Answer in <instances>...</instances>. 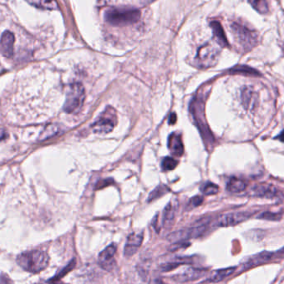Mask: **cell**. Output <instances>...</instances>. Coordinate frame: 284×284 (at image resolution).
<instances>
[{"label": "cell", "mask_w": 284, "mask_h": 284, "mask_svg": "<svg viewBox=\"0 0 284 284\" xmlns=\"http://www.w3.org/2000/svg\"><path fill=\"white\" fill-rule=\"evenodd\" d=\"M141 12L130 7H113L108 8L104 14L106 22L113 26H125L138 22Z\"/></svg>", "instance_id": "1"}, {"label": "cell", "mask_w": 284, "mask_h": 284, "mask_svg": "<svg viewBox=\"0 0 284 284\" xmlns=\"http://www.w3.org/2000/svg\"><path fill=\"white\" fill-rule=\"evenodd\" d=\"M21 268L30 273H39L46 269L49 257L44 251L34 250L21 254L17 259Z\"/></svg>", "instance_id": "2"}, {"label": "cell", "mask_w": 284, "mask_h": 284, "mask_svg": "<svg viewBox=\"0 0 284 284\" xmlns=\"http://www.w3.org/2000/svg\"><path fill=\"white\" fill-rule=\"evenodd\" d=\"M85 100L84 87L79 82L70 85L67 92V98L64 104L65 112L72 113L82 108Z\"/></svg>", "instance_id": "3"}, {"label": "cell", "mask_w": 284, "mask_h": 284, "mask_svg": "<svg viewBox=\"0 0 284 284\" xmlns=\"http://www.w3.org/2000/svg\"><path fill=\"white\" fill-rule=\"evenodd\" d=\"M220 49L212 44H206L200 47L195 57V64L200 68H209L217 63Z\"/></svg>", "instance_id": "4"}, {"label": "cell", "mask_w": 284, "mask_h": 284, "mask_svg": "<svg viewBox=\"0 0 284 284\" xmlns=\"http://www.w3.org/2000/svg\"><path fill=\"white\" fill-rule=\"evenodd\" d=\"M116 125V115L113 108H108L96 122L92 125L96 134H108L113 131Z\"/></svg>", "instance_id": "5"}, {"label": "cell", "mask_w": 284, "mask_h": 284, "mask_svg": "<svg viewBox=\"0 0 284 284\" xmlns=\"http://www.w3.org/2000/svg\"><path fill=\"white\" fill-rule=\"evenodd\" d=\"M208 228V221L204 223L199 224V226L192 228L182 229L172 233L167 237V239L172 243H179V242H187L190 238H199L206 232Z\"/></svg>", "instance_id": "6"}, {"label": "cell", "mask_w": 284, "mask_h": 284, "mask_svg": "<svg viewBox=\"0 0 284 284\" xmlns=\"http://www.w3.org/2000/svg\"><path fill=\"white\" fill-rule=\"evenodd\" d=\"M231 28L235 35L236 39H238V43L245 50H250L256 45L258 43V35L254 32L238 23H233V25L231 26Z\"/></svg>", "instance_id": "7"}, {"label": "cell", "mask_w": 284, "mask_h": 284, "mask_svg": "<svg viewBox=\"0 0 284 284\" xmlns=\"http://www.w3.org/2000/svg\"><path fill=\"white\" fill-rule=\"evenodd\" d=\"M251 213L248 212H233L220 215L218 218L215 225L219 227H228L242 223L250 217Z\"/></svg>", "instance_id": "8"}, {"label": "cell", "mask_w": 284, "mask_h": 284, "mask_svg": "<svg viewBox=\"0 0 284 284\" xmlns=\"http://www.w3.org/2000/svg\"><path fill=\"white\" fill-rule=\"evenodd\" d=\"M116 251H117V246L115 243H113L101 252L98 255V264L101 268L108 271H111L115 267V261L114 256L116 254Z\"/></svg>", "instance_id": "9"}, {"label": "cell", "mask_w": 284, "mask_h": 284, "mask_svg": "<svg viewBox=\"0 0 284 284\" xmlns=\"http://www.w3.org/2000/svg\"><path fill=\"white\" fill-rule=\"evenodd\" d=\"M250 195L254 197L274 199L281 196V193L275 187L267 184H257L251 189Z\"/></svg>", "instance_id": "10"}, {"label": "cell", "mask_w": 284, "mask_h": 284, "mask_svg": "<svg viewBox=\"0 0 284 284\" xmlns=\"http://www.w3.org/2000/svg\"><path fill=\"white\" fill-rule=\"evenodd\" d=\"M143 238L144 236L142 233H133L128 236L126 243H125V248H124L125 257L130 258L136 254L142 244Z\"/></svg>", "instance_id": "11"}, {"label": "cell", "mask_w": 284, "mask_h": 284, "mask_svg": "<svg viewBox=\"0 0 284 284\" xmlns=\"http://www.w3.org/2000/svg\"><path fill=\"white\" fill-rule=\"evenodd\" d=\"M205 272H206L205 269L189 267L180 274L173 275L171 278L174 281L185 283V282L194 281V280L200 279V277L205 275Z\"/></svg>", "instance_id": "12"}, {"label": "cell", "mask_w": 284, "mask_h": 284, "mask_svg": "<svg viewBox=\"0 0 284 284\" xmlns=\"http://www.w3.org/2000/svg\"><path fill=\"white\" fill-rule=\"evenodd\" d=\"M15 42L14 34L10 31H5L0 39V52L3 56L10 58L13 55V46Z\"/></svg>", "instance_id": "13"}, {"label": "cell", "mask_w": 284, "mask_h": 284, "mask_svg": "<svg viewBox=\"0 0 284 284\" xmlns=\"http://www.w3.org/2000/svg\"><path fill=\"white\" fill-rule=\"evenodd\" d=\"M195 262L194 257L184 256V257H175L174 259H171L170 261L162 264L160 265V270L162 272H169L177 269L180 265L184 264H192Z\"/></svg>", "instance_id": "14"}, {"label": "cell", "mask_w": 284, "mask_h": 284, "mask_svg": "<svg viewBox=\"0 0 284 284\" xmlns=\"http://www.w3.org/2000/svg\"><path fill=\"white\" fill-rule=\"evenodd\" d=\"M168 148L172 155L181 156L184 153V145L182 142L181 136L177 134H171L168 138Z\"/></svg>", "instance_id": "15"}, {"label": "cell", "mask_w": 284, "mask_h": 284, "mask_svg": "<svg viewBox=\"0 0 284 284\" xmlns=\"http://www.w3.org/2000/svg\"><path fill=\"white\" fill-rule=\"evenodd\" d=\"M175 217V207L172 203L166 206L162 213V227L165 228H170L173 226Z\"/></svg>", "instance_id": "16"}, {"label": "cell", "mask_w": 284, "mask_h": 284, "mask_svg": "<svg viewBox=\"0 0 284 284\" xmlns=\"http://www.w3.org/2000/svg\"><path fill=\"white\" fill-rule=\"evenodd\" d=\"M274 258V253H270V252H262L260 254H256L254 256L252 257L250 259H248V261L246 262L244 264V269H248L251 267L256 266L259 264H264L266 262L271 260Z\"/></svg>", "instance_id": "17"}, {"label": "cell", "mask_w": 284, "mask_h": 284, "mask_svg": "<svg viewBox=\"0 0 284 284\" xmlns=\"http://www.w3.org/2000/svg\"><path fill=\"white\" fill-rule=\"evenodd\" d=\"M210 27L212 28L213 34H214V37H215L217 44H220L221 47H228V41H227V39H226L225 33H224L223 28L220 25V23H218L216 21H214L210 23Z\"/></svg>", "instance_id": "18"}, {"label": "cell", "mask_w": 284, "mask_h": 284, "mask_svg": "<svg viewBox=\"0 0 284 284\" xmlns=\"http://www.w3.org/2000/svg\"><path fill=\"white\" fill-rule=\"evenodd\" d=\"M29 4L42 10H57L58 5L55 0H27Z\"/></svg>", "instance_id": "19"}, {"label": "cell", "mask_w": 284, "mask_h": 284, "mask_svg": "<svg viewBox=\"0 0 284 284\" xmlns=\"http://www.w3.org/2000/svg\"><path fill=\"white\" fill-rule=\"evenodd\" d=\"M235 270V267H230V268L215 270V271L213 272L210 278L207 279V282L218 283V282L222 281L223 279H226L227 277L230 276L231 274H233Z\"/></svg>", "instance_id": "20"}, {"label": "cell", "mask_w": 284, "mask_h": 284, "mask_svg": "<svg viewBox=\"0 0 284 284\" xmlns=\"http://www.w3.org/2000/svg\"><path fill=\"white\" fill-rule=\"evenodd\" d=\"M227 190L231 193L243 192L247 188V184L243 179H238L233 177L229 179V181L227 184Z\"/></svg>", "instance_id": "21"}, {"label": "cell", "mask_w": 284, "mask_h": 284, "mask_svg": "<svg viewBox=\"0 0 284 284\" xmlns=\"http://www.w3.org/2000/svg\"><path fill=\"white\" fill-rule=\"evenodd\" d=\"M61 130L60 125H57V124H50L44 128V131L39 136V140L45 141V140L51 138L53 136H55L57 134L60 133Z\"/></svg>", "instance_id": "22"}, {"label": "cell", "mask_w": 284, "mask_h": 284, "mask_svg": "<svg viewBox=\"0 0 284 284\" xmlns=\"http://www.w3.org/2000/svg\"><path fill=\"white\" fill-rule=\"evenodd\" d=\"M255 94L251 87H246L242 91V102L246 108L253 107Z\"/></svg>", "instance_id": "23"}, {"label": "cell", "mask_w": 284, "mask_h": 284, "mask_svg": "<svg viewBox=\"0 0 284 284\" xmlns=\"http://www.w3.org/2000/svg\"><path fill=\"white\" fill-rule=\"evenodd\" d=\"M252 7L259 13H266L269 12V6L266 0H248Z\"/></svg>", "instance_id": "24"}, {"label": "cell", "mask_w": 284, "mask_h": 284, "mask_svg": "<svg viewBox=\"0 0 284 284\" xmlns=\"http://www.w3.org/2000/svg\"><path fill=\"white\" fill-rule=\"evenodd\" d=\"M169 192V189L165 185H159L156 187V189H154L153 191L150 194L148 198L149 202H151L153 200H157L160 197H162L163 195H166L167 193Z\"/></svg>", "instance_id": "25"}, {"label": "cell", "mask_w": 284, "mask_h": 284, "mask_svg": "<svg viewBox=\"0 0 284 284\" xmlns=\"http://www.w3.org/2000/svg\"><path fill=\"white\" fill-rule=\"evenodd\" d=\"M76 265H77V260L73 259L72 261L70 262L69 264H67V266L64 267L63 269L58 271V273L54 278H52V280L58 281L59 279H61L62 277H64L66 274H68L70 271H72V269L76 267Z\"/></svg>", "instance_id": "26"}, {"label": "cell", "mask_w": 284, "mask_h": 284, "mask_svg": "<svg viewBox=\"0 0 284 284\" xmlns=\"http://www.w3.org/2000/svg\"><path fill=\"white\" fill-rule=\"evenodd\" d=\"M178 162L175 161L174 158L167 156L165 157L162 162V170L164 171H169V170H173L177 167Z\"/></svg>", "instance_id": "27"}, {"label": "cell", "mask_w": 284, "mask_h": 284, "mask_svg": "<svg viewBox=\"0 0 284 284\" xmlns=\"http://www.w3.org/2000/svg\"><path fill=\"white\" fill-rule=\"evenodd\" d=\"M200 189H201L203 194L206 195H216L219 192V187L211 182H207V183L203 184Z\"/></svg>", "instance_id": "28"}, {"label": "cell", "mask_w": 284, "mask_h": 284, "mask_svg": "<svg viewBox=\"0 0 284 284\" xmlns=\"http://www.w3.org/2000/svg\"><path fill=\"white\" fill-rule=\"evenodd\" d=\"M231 72H233V73H243V74L252 75V76L259 75V72H257L256 70L253 69L248 66H238V67H235L231 70Z\"/></svg>", "instance_id": "29"}, {"label": "cell", "mask_w": 284, "mask_h": 284, "mask_svg": "<svg viewBox=\"0 0 284 284\" xmlns=\"http://www.w3.org/2000/svg\"><path fill=\"white\" fill-rule=\"evenodd\" d=\"M259 219L261 220H273V221H278L281 220L282 215L279 213H273L267 211V212L262 213L258 216Z\"/></svg>", "instance_id": "30"}, {"label": "cell", "mask_w": 284, "mask_h": 284, "mask_svg": "<svg viewBox=\"0 0 284 284\" xmlns=\"http://www.w3.org/2000/svg\"><path fill=\"white\" fill-rule=\"evenodd\" d=\"M203 203V198L201 196H195V197H193L190 201H189V208L192 209V208L198 207L200 206Z\"/></svg>", "instance_id": "31"}, {"label": "cell", "mask_w": 284, "mask_h": 284, "mask_svg": "<svg viewBox=\"0 0 284 284\" xmlns=\"http://www.w3.org/2000/svg\"><path fill=\"white\" fill-rule=\"evenodd\" d=\"M190 245V243L188 242H179V243H174V245L172 246L170 250L177 251L181 248H186Z\"/></svg>", "instance_id": "32"}, {"label": "cell", "mask_w": 284, "mask_h": 284, "mask_svg": "<svg viewBox=\"0 0 284 284\" xmlns=\"http://www.w3.org/2000/svg\"><path fill=\"white\" fill-rule=\"evenodd\" d=\"M176 120H177V116H176V114H175V113H171V114H170V118H169V120H168V121H169V124L170 125H174V124H175V123H176Z\"/></svg>", "instance_id": "33"}, {"label": "cell", "mask_w": 284, "mask_h": 284, "mask_svg": "<svg viewBox=\"0 0 284 284\" xmlns=\"http://www.w3.org/2000/svg\"><path fill=\"white\" fill-rule=\"evenodd\" d=\"M278 258H284V247L276 253H274V259H278Z\"/></svg>", "instance_id": "34"}, {"label": "cell", "mask_w": 284, "mask_h": 284, "mask_svg": "<svg viewBox=\"0 0 284 284\" xmlns=\"http://www.w3.org/2000/svg\"><path fill=\"white\" fill-rule=\"evenodd\" d=\"M0 284H11L9 279L7 277H2L0 279Z\"/></svg>", "instance_id": "35"}, {"label": "cell", "mask_w": 284, "mask_h": 284, "mask_svg": "<svg viewBox=\"0 0 284 284\" xmlns=\"http://www.w3.org/2000/svg\"><path fill=\"white\" fill-rule=\"evenodd\" d=\"M6 137H7V132L3 129H0V141L5 139Z\"/></svg>", "instance_id": "36"}, {"label": "cell", "mask_w": 284, "mask_h": 284, "mask_svg": "<svg viewBox=\"0 0 284 284\" xmlns=\"http://www.w3.org/2000/svg\"><path fill=\"white\" fill-rule=\"evenodd\" d=\"M151 284H167L161 279H155L152 280Z\"/></svg>", "instance_id": "37"}, {"label": "cell", "mask_w": 284, "mask_h": 284, "mask_svg": "<svg viewBox=\"0 0 284 284\" xmlns=\"http://www.w3.org/2000/svg\"><path fill=\"white\" fill-rule=\"evenodd\" d=\"M139 1L143 5H148L150 3H153L154 1H156V0H139Z\"/></svg>", "instance_id": "38"}, {"label": "cell", "mask_w": 284, "mask_h": 284, "mask_svg": "<svg viewBox=\"0 0 284 284\" xmlns=\"http://www.w3.org/2000/svg\"><path fill=\"white\" fill-rule=\"evenodd\" d=\"M276 139H279V141L284 142V131H282L281 133L277 136Z\"/></svg>", "instance_id": "39"}, {"label": "cell", "mask_w": 284, "mask_h": 284, "mask_svg": "<svg viewBox=\"0 0 284 284\" xmlns=\"http://www.w3.org/2000/svg\"><path fill=\"white\" fill-rule=\"evenodd\" d=\"M58 284V283H57V281H55V280H52V279H50V280H49V281L44 282V283H43V284Z\"/></svg>", "instance_id": "40"}]
</instances>
